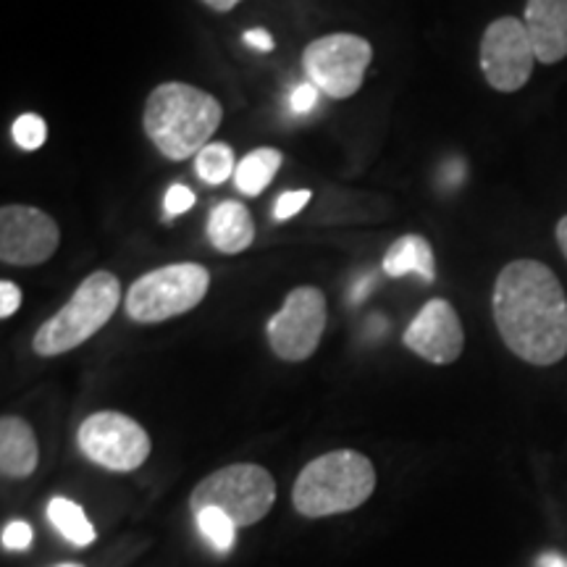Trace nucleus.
Masks as SVG:
<instances>
[{
  "instance_id": "nucleus-18",
  "label": "nucleus",
  "mask_w": 567,
  "mask_h": 567,
  "mask_svg": "<svg viewBox=\"0 0 567 567\" xmlns=\"http://www.w3.org/2000/svg\"><path fill=\"white\" fill-rule=\"evenodd\" d=\"M48 520L74 547H87V544L95 542V528H92L90 517L84 515V509L76 502L66 499V496H53L48 502Z\"/></svg>"
},
{
  "instance_id": "nucleus-22",
  "label": "nucleus",
  "mask_w": 567,
  "mask_h": 567,
  "mask_svg": "<svg viewBox=\"0 0 567 567\" xmlns=\"http://www.w3.org/2000/svg\"><path fill=\"white\" fill-rule=\"evenodd\" d=\"M310 189H292V193H284L276 197V205H274V221H289V218L297 216L305 205L310 203Z\"/></svg>"
},
{
  "instance_id": "nucleus-27",
  "label": "nucleus",
  "mask_w": 567,
  "mask_h": 567,
  "mask_svg": "<svg viewBox=\"0 0 567 567\" xmlns=\"http://www.w3.org/2000/svg\"><path fill=\"white\" fill-rule=\"evenodd\" d=\"M243 40L247 48H252V51H258V53L274 51V38H271V32H266V30H247L243 34Z\"/></svg>"
},
{
  "instance_id": "nucleus-8",
  "label": "nucleus",
  "mask_w": 567,
  "mask_h": 567,
  "mask_svg": "<svg viewBox=\"0 0 567 567\" xmlns=\"http://www.w3.org/2000/svg\"><path fill=\"white\" fill-rule=\"evenodd\" d=\"M76 444L90 463L113 473H130L151 457V436L134 417L103 410L84 417L76 431Z\"/></svg>"
},
{
  "instance_id": "nucleus-20",
  "label": "nucleus",
  "mask_w": 567,
  "mask_h": 567,
  "mask_svg": "<svg viewBox=\"0 0 567 567\" xmlns=\"http://www.w3.org/2000/svg\"><path fill=\"white\" fill-rule=\"evenodd\" d=\"M195 523L205 542H208L218 555L231 551L234 538H237V523H234L229 515L216 507H205L200 513H195Z\"/></svg>"
},
{
  "instance_id": "nucleus-11",
  "label": "nucleus",
  "mask_w": 567,
  "mask_h": 567,
  "mask_svg": "<svg viewBox=\"0 0 567 567\" xmlns=\"http://www.w3.org/2000/svg\"><path fill=\"white\" fill-rule=\"evenodd\" d=\"M61 245L59 224L32 205L0 208V260L3 266H42Z\"/></svg>"
},
{
  "instance_id": "nucleus-28",
  "label": "nucleus",
  "mask_w": 567,
  "mask_h": 567,
  "mask_svg": "<svg viewBox=\"0 0 567 567\" xmlns=\"http://www.w3.org/2000/svg\"><path fill=\"white\" fill-rule=\"evenodd\" d=\"M536 567H567V559L563 555H557V551H547V555L536 559Z\"/></svg>"
},
{
  "instance_id": "nucleus-10",
  "label": "nucleus",
  "mask_w": 567,
  "mask_h": 567,
  "mask_svg": "<svg viewBox=\"0 0 567 567\" xmlns=\"http://www.w3.org/2000/svg\"><path fill=\"white\" fill-rule=\"evenodd\" d=\"M481 71L496 92L523 90L534 74L536 53L526 24L517 17H499L486 27L478 51Z\"/></svg>"
},
{
  "instance_id": "nucleus-23",
  "label": "nucleus",
  "mask_w": 567,
  "mask_h": 567,
  "mask_svg": "<svg viewBox=\"0 0 567 567\" xmlns=\"http://www.w3.org/2000/svg\"><path fill=\"white\" fill-rule=\"evenodd\" d=\"M195 205V193L184 184H172L166 197H163V210H166V221H172L174 216H182Z\"/></svg>"
},
{
  "instance_id": "nucleus-30",
  "label": "nucleus",
  "mask_w": 567,
  "mask_h": 567,
  "mask_svg": "<svg viewBox=\"0 0 567 567\" xmlns=\"http://www.w3.org/2000/svg\"><path fill=\"white\" fill-rule=\"evenodd\" d=\"M555 237H557V245L559 250H563V255L567 258V216H563L557 221V229H555Z\"/></svg>"
},
{
  "instance_id": "nucleus-1",
  "label": "nucleus",
  "mask_w": 567,
  "mask_h": 567,
  "mask_svg": "<svg viewBox=\"0 0 567 567\" xmlns=\"http://www.w3.org/2000/svg\"><path fill=\"white\" fill-rule=\"evenodd\" d=\"M492 310L502 342L526 363L547 368L567 354V295L549 266L507 264L494 281Z\"/></svg>"
},
{
  "instance_id": "nucleus-3",
  "label": "nucleus",
  "mask_w": 567,
  "mask_h": 567,
  "mask_svg": "<svg viewBox=\"0 0 567 567\" xmlns=\"http://www.w3.org/2000/svg\"><path fill=\"white\" fill-rule=\"evenodd\" d=\"M375 488V467L354 450L326 452L302 467L292 502L305 517H329L358 509Z\"/></svg>"
},
{
  "instance_id": "nucleus-21",
  "label": "nucleus",
  "mask_w": 567,
  "mask_h": 567,
  "mask_svg": "<svg viewBox=\"0 0 567 567\" xmlns=\"http://www.w3.org/2000/svg\"><path fill=\"white\" fill-rule=\"evenodd\" d=\"M11 134L21 151H40L48 140L45 118L38 116V113H24V116H19L17 122H13Z\"/></svg>"
},
{
  "instance_id": "nucleus-6",
  "label": "nucleus",
  "mask_w": 567,
  "mask_h": 567,
  "mask_svg": "<svg viewBox=\"0 0 567 567\" xmlns=\"http://www.w3.org/2000/svg\"><path fill=\"white\" fill-rule=\"evenodd\" d=\"M274 502L276 481L271 473L260 465L237 463L205 476L195 486L189 505H193V513H200L205 507L221 509L237 523V528H247L264 520L271 513Z\"/></svg>"
},
{
  "instance_id": "nucleus-31",
  "label": "nucleus",
  "mask_w": 567,
  "mask_h": 567,
  "mask_svg": "<svg viewBox=\"0 0 567 567\" xmlns=\"http://www.w3.org/2000/svg\"><path fill=\"white\" fill-rule=\"evenodd\" d=\"M59 567H84V565H76V563H63V565H59Z\"/></svg>"
},
{
  "instance_id": "nucleus-16",
  "label": "nucleus",
  "mask_w": 567,
  "mask_h": 567,
  "mask_svg": "<svg viewBox=\"0 0 567 567\" xmlns=\"http://www.w3.org/2000/svg\"><path fill=\"white\" fill-rule=\"evenodd\" d=\"M381 268H384V274L392 276V279H402V276L415 274L423 284L436 281L434 250H431L429 239L421 237V234H405V237L394 239V243L389 245Z\"/></svg>"
},
{
  "instance_id": "nucleus-2",
  "label": "nucleus",
  "mask_w": 567,
  "mask_h": 567,
  "mask_svg": "<svg viewBox=\"0 0 567 567\" xmlns=\"http://www.w3.org/2000/svg\"><path fill=\"white\" fill-rule=\"evenodd\" d=\"M224 109L210 92L184 82H163L147 95L142 130L168 161L197 158L221 126Z\"/></svg>"
},
{
  "instance_id": "nucleus-25",
  "label": "nucleus",
  "mask_w": 567,
  "mask_h": 567,
  "mask_svg": "<svg viewBox=\"0 0 567 567\" xmlns=\"http://www.w3.org/2000/svg\"><path fill=\"white\" fill-rule=\"evenodd\" d=\"M316 103H318V87L310 82L297 84L292 90V97H289V109H292V113H297V116H308V113L316 109Z\"/></svg>"
},
{
  "instance_id": "nucleus-24",
  "label": "nucleus",
  "mask_w": 567,
  "mask_h": 567,
  "mask_svg": "<svg viewBox=\"0 0 567 567\" xmlns=\"http://www.w3.org/2000/svg\"><path fill=\"white\" fill-rule=\"evenodd\" d=\"M34 530L30 523L24 520H11L9 526L3 528V547L9 551H24L32 547Z\"/></svg>"
},
{
  "instance_id": "nucleus-13",
  "label": "nucleus",
  "mask_w": 567,
  "mask_h": 567,
  "mask_svg": "<svg viewBox=\"0 0 567 567\" xmlns=\"http://www.w3.org/2000/svg\"><path fill=\"white\" fill-rule=\"evenodd\" d=\"M523 24L538 63L551 66L567 59V0H528Z\"/></svg>"
},
{
  "instance_id": "nucleus-26",
  "label": "nucleus",
  "mask_w": 567,
  "mask_h": 567,
  "mask_svg": "<svg viewBox=\"0 0 567 567\" xmlns=\"http://www.w3.org/2000/svg\"><path fill=\"white\" fill-rule=\"evenodd\" d=\"M21 308V289L17 284L3 279L0 281V318H11Z\"/></svg>"
},
{
  "instance_id": "nucleus-5",
  "label": "nucleus",
  "mask_w": 567,
  "mask_h": 567,
  "mask_svg": "<svg viewBox=\"0 0 567 567\" xmlns=\"http://www.w3.org/2000/svg\"><path fill=\"white\" fill-rule=\"evenodd\" d=\"M208 287L210 274L200 264L163 266L132 284L124 310L137 323H163L195 310L208 295Z\"/></svg>"
},
{
  "instance_id": "nucleus-7",
  "label": "nucleus",
  "mask_w": 567,
  "mask_h": 567,
  "mask_svg": "<svg viewBox=\"0 0 567 567\" xmlns=\"http://www.w3.org/2000/svg\"><path fill=\"white\" fill-rule=\"evenodd\" d=\"M373 61L371 42L352 32L323 34L302 51V69L318 92L334 101L352 97L363 87L365 71Z\"/></svg>"
},
{
  "instance_id": "nucleus-29",
  "label": "nucleus",
  "mask_w": 567,
  "mask_h": 567,
  "mask_svg": "<svg viewBox=\"0 0 567 567\" xmlns=\"http://www.w3.org/2000/svg\"><path fill=\"white\" fill-rule=\"evenodd\" d=\"M203 3L208 6V9L218 11V13H229L234 6H239V3H243V0H203Z\"/></svg>"
},
{
  "instance_id": "nucleus-12",
  "label": "nucleus",
  "mask_w": 567,
  "mask_h": 567,
  "mask_svg": "<svg viewBox=\"0 0 567 567\" xmlns=\"http://www.w3.org/2000/svg\"><path fill=\"white\" fill-rule=\"evenodd\" d=\"M402 342L417 358L434 365H450L465 350V331L457 310L446 300H429L402 334Z\"/></svg>"
},
{
  "instance_id": "nucleus-9",
  "label": "nucleus",
  "mask_w": 567,
  "mask_h": 567,
  "mask_svg": "<svg viewBox=\"0 0 567 567\" xmlns=\"http://www.w3.org/2000/svg\"><path fill=\"white\" fill-rule=\"evenodd\" d=\"M326 297L318 287H297L287 295L279 313L266 326L268 344L276 358L302 363L318 350L326 331Z\"/></svg>"
},
{
  "instance_id": "nucleus-14",
  "label": "nucleus",
  "mask_w": 567,
  "mask_h": 567,
  "mask_svg": "<svg viewBox=\"0 0 567 567\" xmlns=\"http://www.w3.org/2000/svg\"><path fill=\"white\" fill-rule=\"evenodd\" d=\"M40 446L32 425L19 415L0 417V473L6 478H27L38 471Z\"/></svg>"
},
{
  "instance_id": "nucleus-17",
  "label": "nucleus",
  "mask_w": 567,
  "mask_h": 567,
  "mask_svg": "<svg viewBox=\"0 0 567 567\" xmlns=\"http://www.w3.org/2000/svg\"><path fill=\"white\" fill-rule=\"evenodd\" d=\"M284 163L281 151L276 147H258V151L247 153L243 161L237 163V174H234V184L245 197L264 195V189L274 182Z\"/></svg>"
},
{
  "instance_id": "nucleus-19",
  "label": "nucleus",
  "mask_w": 567,
  "mask_h": 567,
  "mask_svg": "<svg viewBox=\"0 0 567 567\" xmlns=\"http://www.w3.org/2000/svg\"><path fill=\"white\" fill-rule=\"evenodd\" d=\"M195 174L200 176L205 184L210 187H218V184L229 182L234 174H237V158H234V151L224 142H210L205 145L195 158Z\"/></svg>"
},
{
  "instance_id": "nucleus-15",
  "label": "nucleus",
  "mask_w": 567,
  "mask_h": 567,
  "mask_svg": "<svg viewBox=\"0 0 567 567\" xmlns=\"http://www.w3.org/2000/svg\"><path fill=\"white\" fill-rule=\"evenodd\" d=\"M205 234H208V243L218 252L237 255L252 245L255 221L245 203L221 200L218 205H213Z\"/></svg>"
},
{
  "instance_id": "nucleus-4",
  "label": "nucleus",
  "mask_w": 567,
  "mask_h": 567,
  "mask_svg": "<svg viewBox=\"0 0 567 567\" xmlns=\"http://www.w3.org/2000/svg\"><path fill=\"white\" fill-rule=\"evenodd\" d=\"M122 302V284L111 271H95L84 279L59 313L48 318L32 339L40 358L71 352L111 321Z\"/></svg>"
}]
</instances>
